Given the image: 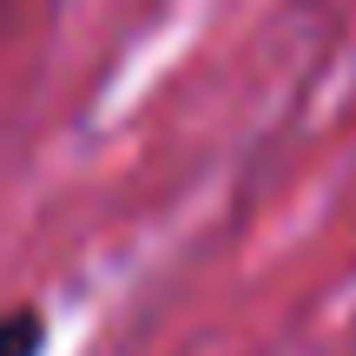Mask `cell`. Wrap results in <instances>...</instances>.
I'll return each mask as SVG.
<instances>
[{"instance_id": "1", "label": "cell", "mask_w": 356, "mask_h": 356, "mask_svg": "<svg viewBox=\"0 0 356 356\" xmlns=\"http://www.w3.org/2000/svg\"><path fill=\"white\" fill-rule=\"evenodd\" d=\"M0 356H47V310H0Z\"/></svg>"}]
</instances>
